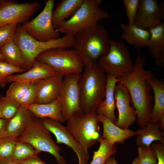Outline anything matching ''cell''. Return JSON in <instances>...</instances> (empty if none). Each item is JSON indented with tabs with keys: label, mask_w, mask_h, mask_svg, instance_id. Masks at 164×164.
<instances>
[{
	"label": "cell",
	"mask_w": 164,
	"mask_h": 164,
	"mask_svg": "<svg viewBox=\"0 0 164 164\" xmlns=\"http://www.w3.org/2000/svg\"><path fill=\"white\" fill-rule=\"evenodd\" d=\"M26 70L0 60V86L4 87L7 83L6 78L16 73H22Z\"/></svg>",
	"instance_id": "33"
},
{
	"label": "cell",
	"mask_w": 164,
	"mask_h": 164,
	"mask_svg": "<svg viewBox=\"0 0 164 164\" xmlns=\"http://www.w3.org/2000/svg\"><path fill=\"white\" fill-rule=\"evenodd\" d=\"M81 74L76 73L63 77L59 98L62 115L65 121L72 117L83 113L78 85Z\"/></svg>",
	"instance_id": "11"
},
{
	"label": "cell",
	"mask_w": 164,
	"mask_h": 164,
	"mask_svg": "<svg viewBox=\"0 0 164 164\" xmlns=\"http://www.w3.org/2000/svg\"><path fill=\"white\" fill-rule=\"evenodd\" d=\"M117 162L114 156H111L108 159L104 164H117Z\"/></svg>",
	"instance_id": "43"
},
{
	"label": "cell",
	"mask_w": 164,
	"mask_h": 164,
	"mask_svg": "<svg viewBox=\"0 0 164 164\" xmlns=\"http://www.w3.org/2000/svg\"><path fill=\"white\" fill-rule=\"evenodd\" d=\"M0 53L5 58L6 62L23 69V59L19 47L13 40L9 42L0 48Z\"/></svg>",
	"instance_id": "27"
},
{
	"label": "cell",
	"mask_w": 164,
	"mask_h": 164,
	"mask_svg": "<svg viewBox=\"0 0 164 164\" xmlns=\"http://www.w3.org/2000/svg\"><path fill=\"white\" fill-rule=\"evenodd\" d=\"M43 9L35 18L22 24L23 29L35 39L47 41L57 39L59 33L53 26L52 12L54 4V0L45 1Z\"/></svg>",
	"instance_id": "10"
},
{
	"label": "cell",
	"mask_w": 164,
	"mask_h": 164,
	"mask_svg": "<svg viewBox=\"0 0 164 164\" xmlns=\"http://www.w3.org/2000/svg\"><path fill=\"white\" fill-rule=\"evenodd\" d=\"M40 7L37 2L19 3L14 0H0V27L12 23L22 24Z\"/></svg>",
	"instance_id": "12"
},
{
	"label": "cell",
	"mask_w": 164,
	"mask_h": 164,
	"mask_svg": "<svg viewBox=\"0 0 164 164\" xmlns=\"http://www.w3.org/2000/svg\"><path fill=\"white\" fill-rule=\"evenodd\" d=\"M106 83L104 100H103L96 110L98 115L104 116L114 123L117 121L115 110L116 103L114 97V90L118 81L115 77L106 74Z\"/></svg>",
	"instance_id": "19"
},
{
	"label": "cell",
	"mask_w": 164,
	"mask_h": 164,
	"mask_svg": "<svg viewBox=\"0 0 164 164\" xmlns=\"http://www.w3.org/2000/svg\"><path fill=\"white\" fill-rule=\"evenodd\" d=\"M14 42L19 47L24 60L23 69L26 71L32 67L37 56L47 50L60 47H73V36L67 34L61 38L47 41H41L33 38L18 24L15 34Z\"/></svg>",
	"instance_id": "4"
},
{
	"label": "cell",
	"mask_w": 164,
	"mask_h": 164,
	"mask_svg": "<svg viewBox=\"0 0 164 164\" xmlns=\"http://www.w3.org/2000/svg\"><path fill=\"white\" fill-rule=\"evenodd\" d=\"M38 92V87L37 84H32L18 103L22 106H25L35 103Z\"/></svg>",
	"instance_id": "37"
},
{
	"label": "cell",
	"mask_w": 164,
	"mask_h": 164,
	"mask_svg": "<svg viewBox=\"0 0 164 164\" xmlns=\"http://www.w3.org/2000/svg\"><path fill=\"white\" fill-rule=\"evenodd\" d=\"M43 126L53 133L56 140V143H62L70 147L76 153L78 164H87L90 159L88 152L83 149L76 140L62 123L50 119H40Z\"/></svg>",
	"instance_id": "13"
},
{
	"label": "cell",
	"mask_w": 164,
	"mask_h": 164,
	"mask_svg": "<svg viewBox=\"0 0 164 164\" xmlns=\"http://www.w3.org/2000/svg\"><path fill=\"white\" fill-rule=\"evenodd\" d=\"M11 83L6 91L5 95L18 102L32 84L15 82Z\"/></svg>",
	"instance_id": "34"
},
{
	"label": "cell",
	"mask_w": 164,
	"mask_h": 164,
	"mask_svg": "<svg viewBox=\"0 0 164 164\" xmlns=\"http://www.w3.org/2000/svg\"><path fill=\"white\" fill-rule=\"evenodd\" d=\"M0 164H21L14 161L10 159H5L0 160Z\"/></svg>",
	"instance_id": "41"
},
{
	"label": "cell",
	"mask_w": 164,
	"mask_h": 164,
	"mask_svg": "<svg viewBox=\"0 0 164 164\" xmlns=\"http://www.w3.org/2000/svg\"><path fill=\"white\" fill-rule=\"evenodd\" d=\"M66 121L67 129L87 152L101 136L100 122L95 112L82 113Z\"/></svg>",
	"instance_id": "7"
},
{
	"label": "cell",
	"mask_w": 164,
	"mask_h": 164,
	"mask_svg": "<svg viewBox=\"0 0 164 164\" xmlns=\"http://www.w3.org/2000/svg\"><path fill=\"white\" fill-rule=\"evenodd\" d=\"M63 79V77L56 75L35 83L38 85V92L35 103H47L59 98Z\"/></svg>",
	"instance_id": "17"
},
{
	"label": "cell",
	"mask_w": 164,
	"mask_h": 164,
	"mask_svg": "<svg viewBox=\"0 0 164 164\" xmlns=\"http://www.w3.org/2000/svg\"><path fill=\"white\" fill-rule=\"evenodd\" d=\"M114 97L118 113L114 124L122 129L128 128L137 119L136 111L130 105L131 101L128 91L124 85L118 83L114 88Z\"/></svg>",
	"instance_id": "15"
},
{
	"label": "cell",
	"mask_w": 164,
	"mask_h": 164,
	"mask_svg": "<svg viewBox=\"0 0 164 164\" xmlns=\"http://www.w3.org/2000/svg\"><path fill=\"white\" fill-rule=\"evenodd\" d=\"M8 121L2 119L0 120V138L2 137L5 126Z\"/></svg>",
	"instance_id": "40"
},
{
	"label": "cell",
	"mask_w": 164,
	"mask_h": 164,
	"mask_svg": "<svg viewBox=\"0 0 164 164\" xmlns=\"http://www.w3.org/2000/svg\"><path fill=\"white\" fill-rule=\"evenodd\" d=\"M18 138L5 136L0 138V160L11 159Z\"/></svg>",
	"instance_id": "32"
},
{
	"label": "cell",
	"mask_w": 164,
	"mask_h": 164,
	"mask_svg": "<svg viewBox=\"0 0 164 164\" xmlns=\"http://www.w3.org/2000/svg\"><path fill=\"white\" fill-rule=\"evenodd\" d=\"M39 153L30 144L17 140L10 159L19 162L38 155Z\"/></svg>",
	"instance_id": "29"
},
{
	"label": "cell",
	"mask_w": 164,
	"mask_h": 164,
	"mask_svg": "<svg viewBox=\"0 0 164 164\" xmlns=\"http://www.w3.org/2000/svg\"><path fill=\"white\" fill-rule=\"evenodd\" d=\"M0 60L4 61H5L6 60L5 58L0 53Z\"/></svg>",
	"instance_id": "44"
},
{
	"label": "cell",
	"mask_w": 164,
	"mask_h": 164,
	"mask_svg": "<svg viewBox=\"0 0 164 164\" xmlns=\"http://www.w3.org/2000/svg\"><path fill=\"white\" fill-rule=\"evenodd\" d=\"M164 19V1L140 0L134 25L142 29H149L160 24Z\"/></svg>",
	"instance_id": "14"
},
{
	"label": "cell",
	"mask_w": 164,
	"mask_h": 164,
	"mask_svg": "<svg viewBox=\"0 0 164 164\" xmlns=\"http://www.w3.org/2000/svg\"><path fill=\"white\" fill-rule=\"evenodd\" d=\"M138 156L131 164H156V155L151 146H138Z\"/></svg>",
	"instance_id": "31"
},
{
	"label": "cell",
	"mask_w": 164,
	"mask_h": 164,
	"mask_svg": "<svg viewBox=\"0 0 164 164\" xmlns=\"http://www.w3.org/2000/svg\"><path fill=\"white\" fill-rule=\"evenodd\" d=\"M158 123L160 129L162 131H164V114H163L159 119Z\"/></svg>",
	"instance_id": "42"
},
{
	"label": "cell",
	"mask_w": 164,
	"mask_h": 164,
	"mask_svg": "<svg viewBox=\"0 0 164 164\" xmlns=\"http://www.w3.org/2000/svg\"><path fill=\"white\" fill-rule=\"evenodd\" d=\"M19 163L21 164H47L40 158L38 155H35Z\"/></svg>",
	"instance_id": "39"
},
{
	"label": "cell",
	"mask_w": 164,
	"mask_h": 164,
	"mask_svg": "<svg viewBox=\"0 0 164 164\" xmlns=\"http://www.w3.org/2000/svg\"><path fill=\"white\" fill-rule=\"evenodd\" d=\"M150 36L147 47L155 60L164 55V23L149 29Z\"/></svg>",
	"instance_id": "26"
},
{
	"label": "cell",
	"mask_w": 164,
	"mask_h": 164,
	"mask_svg": "<svg viewBox=\"0 0 164 164\" xmlns=\"http://www.w3.org/2000/svg\"><path fill=\"white\" fill-rule=\"evenodd\" d=\"M106 83V74L97 62L84 66L78 83L83 113L95 112L104 99Z\"/></svg>",
	"instance_id": "2"
},
{
	"label": "cell",
	"mask_w": 164,
	"mask_h": 164,
	"mask_svg": "<svg viewBox=\"0 0 164 164\" xmlns=\"http://www.w3.org/2000/svg\"><path fill=\"white\" fill-rule=\"evenodd\" d=\"M145 60L137 56L132 71L128 74L119 77L118 83L127 89L137 114L138 125L141 128L149 122L153 108L154 97L152 87L147 79L153 75L152 71L144 67Z\"/></svg>",
	"instance_id": "1"
},
{
	"label": "cell",
	"mask_w": 164,
	"mask_h": 164,
	"mask_svg": "<svg viewBox=\"0 0 164 164\" xmlns=\"http://www.w3.org/2000/svg\"><path fill=\"white\" fill-rule=\"evenodd\" d=\"M123 32L121 38L135 48L147 47L150 36L149 31L139 28L134 25L129 26L122 23L120 25Z\"/></svg>",
	"instance_id": "25"
},
{
	"label": "cell",
	"mask_w": 164,
	"mask_h": 164,
	"mask_svg": "<svg viewBox=\"0 0 164 164\" xmlns=\"http://www.w3.org/2000/svg\"><path fill=\"white\" fill-rule=\"evenodd\" d=\"M97 63L106 74L117 78L131 73L134 67L127 45L111 39L108 52L100 57Z\"/></svg>",
	"instance_id": "8"
},
{
	"label": "cell",
	"mask_w": 164,
	"mask_h": 164,
	"mask_svg": "<svg viewBox=\"0 0 164 164\" xmlns=\"http://www.w3.org/2000/svg\"><path fill=\"white\" fill-rule=\"evenodd\" d=\"M138 146L149 147L154 141L164 144V131H161L157 123L149 122L144 127L135 131Z\"/></svg>",
	"instance_id": "24"
},
{
	"label": "cell",
	"mask_w": 164,
	"mask_h": 164,
	"mask_svg": "<svg viewBox=\"0 0 164 164\" xmlns=\"http://www.w3.org/2000/svg\"><path fill=\"white\" fill-rule=\"evenodd\" d=\"M101 0H83L74 15L58 29L59 33L73 36L78 32L91 27L101 20L109 19L108 12L102 9Z\"/></svg>",
	"instance_id": "5"
},
{
	"label": "cell",
	"mask_w": 164,
	"mask_h": 164,
	"mask_svg": "<svg viewBox=\"0 0 164 164\" xmlns=\"http://www.w3.org/2000/svg\"><path fill=\"white\" fill-rule=\"evenodd\" d=\"M98 142L100 143L98 149L94 152L92 159L90 164H104L110 157L117 152L116 144H112L101 137Z\"/></svg>",
	"instance_id": "28"
},
{
	"label": "cell",
	"mask_w": 164,
	"mask_h": 164,
	"mask_svg": "<svg viewBox=\"0 0 164 164\" xmlns=\"http://www.w3.org/2000/svg\"><path fill=\"white\" fill-rule=\"evenodd\" d=\"M20 106L18 102L12 98L0 94V110L3 119L7 121L10 119Z\"/></svg>",
	"instance_id": "30"
},
{
	"label": "cell",
	"mask_w": 164,
	"mask_h": 164,
	"mask_svg": "<svg viewBox=\"0 0 164 164\" xmlns=\"http://www.w3.org/2000/svg\"><path fill=\"white\" fill-rule=\"evenodd\" d=\"M151 147L156 155V164H164V144L157 142L152 143Z\"/></svg>",
	"instance_id": "38"
},
{
	"label": "cell",
	"mask_w": 164,
	"mask_h": 164,
	"mask_svg": "<svg viewBox=\"0 0 164 164\" xmlns=\"http://www.w3.org/2000/svg\"><path fill=\"white\" fill-rule=\"evenodd\" d=\"M153 91L154 104L150 116V122L156 123L164 114V81L153 75L147 79Z\"/></svg>",
	"instance_id": "23"
},
{
	"label": "cell",
	"mask_w": 164,
	"mask_h": 164,
	"mask_svg": "<svg viewBox=\"0 0 164 164\" xmlns=\"http://www.w3.org/2000/svg\"><path fill=\"white\" fill-rule=\"evenodd\" d=\"M73 38V49L80 56L84 66L97 62L109 50L110 39L104 26L99 22L78 32Z\"/></svg>",
	"instance_id": "3"
},
{
	"label": "cell",
	"mask_w": 164,
	"mask_h": 164,
	"mask_svg": "<svg viewBox=\"0 0 164 164\" xmlns=\"http://www.w3.org/2000/svg\"><path fill=\"white\" fill-rule=\"evenodd\" d=\"M100 122L103 125L101 137L112 144L122 143L129 138L135 136V131L129 128L123 129L116 126L104 116L98 115Z\"/></svg>",
	"instance_id": "20"
},
{
	"label": "cell",
	"mask_w": 164,
	"mask_h": 164,
	"mask_svg": "<svg viewBox=\"0 0 164 164\" xmlns=\"http://www.w3.org/2000/svg\"><path fill=\"white\" fill-rule=\"evenodd\" d=\"M25 107L33 114L35 117L39 119L47 118L62 123L65 121L62 115L59 98L50 103H34Z\"/></svg>",
	"instance_id": "21"
},
{
	"label": "cell",
	"mask_w": 164,
	"mask_h": 164,
	"mask_svg": "<svg viewBox=\"0 0 164 164\" xmlns=\"http://www.w3.org/2000/svg\"><path fill=\"white\" fill-rule=\"evenodd\" d=\"M18 24L12 23L0 27V48L9 42L14 40Z\"/></svg>",
	"instance_id": "36"
},
{
	"label": "cell",
	"mask_w": 164,
	"mask_h": 164,
	"mask_svg": "<svg viewBox=\"0 0 164 164\" xmlns=\"http://www.w3.org/2000/svg\"><path fill=\"white\" fill-rule=\"evenodd\" d=\"M83 0H62L52 12V22L57 29L66 21L71 18L82 4Z\"/></svg>",
	"instance_id": "22"
},
{
	"label": "cell",
	"mask_w": 164,
	"mask_h": 164,
	"mask_svg": "<svg viewBox=\"0 0 164 164\" xmlns=\"http://www.w3.org/2000/svg\"><path fill=\"white\" fill-rule=\"evenodd\" d=\"M3 119V116L2 112L0 110V120Z\"/></svg>",
	"instance_id": "45"
},
{
	"label": "cell",
	"mask_w": 164,
	"mask_h": 164,
	"mask_svg": "<svg viewBox=\"0 0 164 164\" xmlns=\"http://www.w3.org/2000/svg\"><path fill=\"white\" fill-rule=\"evenodd\" d=\"M56 75L49 66L36 60L29 70L20 74L8 76L6 80L9 83L15 82L32 84Z\"/></svg>",
	"instance_id": "16"
},
{
	"label": "cell",
	"mask_w": 164,
	"mask_h": 164,
	"mask_svg": "<svg viewBox=\"0 0 164 164\" xmlns=\"http://www.w3.org/2000/svg\"><path fill=\"white\" fill-rule=\"evenodd\" d=\"M63 47L49 49L40 53L36 60L50 67L56 74L63 77L81 73L84 65L74 49Z\"/></svg>",
	"instance_id": "6"
},
{
	"label": "cell",
	"mask_w": 164,
	"mask_h": 164,
	"mask_svg": "<svg viewBox=\"0 0 164 164\" xmlns=\"http://www.w3.org/2000/svg\"><path fill=\"white\" fill-rule=\"evenodd\" d=\"M35 117L25 106H20L15 115L8 121L2 137L18 138L28 127Z\"/></svg>",
	"instance_id": "18"
},
{
	"label": "cell",
	"mask_w": 164,
	"mask_h": 164,
	"mask_svg": "<svg viewBox=\"0 0 164 164\" xmlns=\"http://www.w3.org/2000/svg\"><path fill=\"white\" fill-rule=\"evenodd\" d=\"M18 140L30 144L39 153L43 152L49 153L54 156L58 164H67L60 154V148L39 118H35L26 129L18 137Z\"/></svg>",
	"instance_id": "9"
},
{
	"label": "cell",
	"mask_w": 164,
	"mask_h": 164,
	"mask_svg": "<svg viewBox=\"0 0 164 164\" xmlns=\"http://www.w3.org/2000/svg\"><path fill=\"white\" fill-rule=\"evenodd\" d=\"M140 0H123L127 16L128 21V25L132 26L134 22L139 7Z\"/></svg>",
	"instance_id": "35"
}]
</instances>
